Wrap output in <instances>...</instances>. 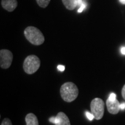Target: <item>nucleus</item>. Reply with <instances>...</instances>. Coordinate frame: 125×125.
I'll return each mask as SVG.
<instances>
[{"label": "nucleus", "instance_id": "4468645a", "mask_svg": "<svg viewBox=\"0 0 125 125\" xmlns=\"http://www.w3.org/2000/svg\"><path fill=\"white\" fill-rule=\"evenodd\" d=\"M1 125H12L11 121L8 118H5L3 120Z\"/></svg>", "mask_w": 125, "mask_h": 125}, {"label": "nucleus", "instance_id": "9d476101", "mask_svg": "<svg viewBox=\"0 0 125 125\" xmlns=\"http://www.w3.org/2000/svg\"><path fill=\"white\" fill-rule=\"evenodd\" d=\"M64 5L67 9L73 10L78 7L77 0H62Z\"/></svg>", "mask_w": 125, "mask_h": 125}, {"label": "nucleus", "instance_id": "0eeeda50", "mask_svg": "<svg viewBox=\"0 0 125 125\" xmlns=\"http://www.w3.org/2000/svg\"><path fill=\"white\" fill-rule=\"evenodd\" d=\"M1 5L8 12H12L18 7L16 0H1Z\"/></svg>", "mask_w": 125, "mask_h": 125}, {"label": "nucleus", "instance_id": "2eb2a0df", "mask_svg": "<svg viewBox=\"0 0 125 125\" xmlns=\"http://www.w3.org/2000/svg\"><path fill=\"white\" fill-rule=\"evenodd\" d=\"M116 94H115V93H112L110 95H109V97H108V99L109 100H110V101H115V100L116 99Z\"/></svg>", "mask_w": 125, "mask_h": 125}, {"label": "nucleus", "instance_id": "1a4fd4ad", "mask_svg": "<svg viewBox=\"0 0 125 125\" xmlns=\"http://www.w3.org/2000/svg\"><path fill=\"white\" fill-rule=\"evenodd\" d=\"M25 121L27 125H39L38 118L32 113L27 114L25 118Z\"/></svg>", "mask_w": 125, "mask_h": 125}, {"label": "nucleus", "instance_id": "dca6fc26", "mask_svg": "<svg viewBox=\"0 0 125 125\" xmlns=\"http://www.w3.org/2000/svg\"><path fill=\"white\" fill-rule=\"evenodd\" d=\"M57 69H58L60 71H64L65 70V67L62 65H59L57 66Z\"/></svg>", "mask_w": 125, "mask_h": 125}, {"label": "nucleus", "instance_id": "4be33fe9", "mask_svg": "<svg viewBox=\"0 0 125 125\" xmlns=\"http://www.w3.org/2000/svg\"><path fill=\"white\" fill-rule=\"evenodd\" d=\"M119 2L123 5H125V0H119Z\"/></svg>", "mask_w": 125, "mask_h": 125}, {"label": "nucleus", "instance_id": "a211bd4d", "mask_svg": "<svg viewBox=\"0 0 125 125\" xmlns=\"http://www.w3.org/2000/svg\"><path fill=\"white\" fill-rule=\"evenodd\" d=\"M55 121H56V117H51V118H49V121L52 122V123H55Z\"/></svg>", "mask_w": 125, "mask_h": 125}, {"label": "nucleus", "instance_id": "39448f33", "mask_svg": "<svg viewBox=\"0 0 125 125\" xmlns=\"http://www.w3.org/2000/svg\"><path fill=\"white\" fill-rule=\"evenodd\" d=\"M13 60V54L8 49L0 51V66L3 69H7L10 67Z\"/></svg>", "mask_w": 125, "mask_h": 125}, {"label": "nucleus", "instance_id": "aec40b11", "mask_svg": "<svg viewBox=\"0 0 125 125\" xmlns=\"http://www.w3.org/2000/svg\"><path fill=\"white\" fill-rule=\"evenodd\" d=\"M78 2V7H80L82 5L83 2V0H77Z\"/></svg>", "mask_w": 125, "mask_h": 125}, {"label": "nucleus", "instance_id": "f3484780", "mask_svg": "<svg viewBox=\"0 0 125 125\" xmlns=\"http://www.w3.org/2000/svg\"><path fill=\"white\" fill-rule=\"evenodd\" d=\"M122 95L123 98L125 100V85L123 86L122 90Z\"/></svg>", "mask_w": 125, "mask_h": 125}, {"label": "nucleus", "instance_id": "20e7f679", "mask_svg": "<svg viewBox=\"0 0 125 125\" xmlns=\"http://www.w3.org/2000/svg\"><path fill=\"white\" fill-rule=\"evenodd\" d=\"M104 101L100 98H95L90 103L91 112L96 120H100L103 117L104 114Z\"/></svg>", "mask_w": 125, "mask_h": 125}, {"label": "nucleus", "instance_id": "9b49d317", "mask_svg": "<svg viewBox=\"0 0 125 125\" xmlns=\"http://www.w3.org/2000/svg\"><path fill=\"white\" fill-rule=\"evenodd\" d=\"M36 1L40 7L45 8L49 4L51 0H36Z\"/></svg>", "mask_w": 125, "mask_h": 125}, {"label": "nucleus", "instance_id": "423d86ee", "mask_svg": "<svg viewBox=\"0 0 125 125\" xmlns=\"http://www.w3.org/2000/svg\"><path fill=\"white\" fill-rule=\"evenodd\" d=\"M107 109L108 112L111 114H117L120 110V103L118 100H115V101H110L107 99L106 101Z\"/></svg>", "mask_w": 125, "mask_h": 125}, {"label": "nucleus", "instance_id": "412c9836", "mask_svg": "<svg viewBox=\"0 0 125 125\" xmlns=\"http://www.w3.org/2000/svg\"><path fill=\"white\" fill-rule=\"evenodd\" d=\"M121 53L123 54H124V55H125V47H123V48H122V49H121Z\"/></svg>", "mask_w": 125, "mask_h": 125}, {"label": "nucleus", "instance_id": "ddd939ff", "mask_svg": "<svg viewBox=\"0 0 125 125\" xmlns=\"http://www.w3.org/2000/svg\"><path fill=\"white\" fill-rule=\"evenodd\" d=\"M86 7V3L85 0H83V2L82 5H81V7L79 8V9H78V13H81V12H82L83 10H84V9H85Z\"/></svg>", "mask_w": 125, "mask_h": 125}, {"label": "nucleus", "instance_id": "f257e3e1", "mask_svg": "<svg viewBox=\"0 0 125 125\" xmlns=\"http://www.w3.org/2000/svg\"><path fill=\"white\" fill-rule=\"evenodd\" d=\"M60 95L64 101L70 103L77 98L79 94L78 87L73 82H65L61 86Z\"/></svg>", "mask_w": 125, "mask_h": 125}, {"label": "nucleus", "instance_id": "7ed1b4c3", "mask_svg": "<svg viewBox=\"0 0 125 125\" xmlns=\"http://www.w3.org/2000/svg\"><path fill=\"white\" fill-rule=\"evenodd\" d=\"M41 65L40 59L35 55L28 56L23 62V70L27 74H32L38 71Z\"/></svg>", "mask_w": 125, "mask_h": 125}, {"label": "nucleus", "instance_id": "f03ea898", "mask_svg": "<svg viewBox=\"0 0 125 125\" xmlns=\"http://www.w3.org/2000/svg\"><path fill=\"white\" fill-rule=\"evenodd\" d=\"M25 37L32 45L38 46L42 45L45 41L43 34L38 29L34 26H29L24 30Z\"/></svg>", "mask_w": 125, "mask_h": 125}, {"label": "nucleus", "instance_id": "f8f14e48", "mask_svg": "<svg viewBox=\"0 0 125 125\" xmlns=\"http://www.w3.org/2000/svg\"><path fill=\"white\" fill-rule=\"evenodd\" d=\"M86 117L87 118V119H88L90 121H93V119H94V116L93 114L92 113V112H89L88 111H86Z\"/></svg>", "mask_w": 125, "mask_h": 125}, {"label": "nucleus", "instance_id": "6e6552de", "mask_svg": "<svg viewBox=\"0 0 125 125\" xmlns=\"http://www.w3.org/2000/svg\"><path fill=\"white\" fill-rule=\"evenodd\" d=\"M55 125H71L68 116L62 112H60L56 116Z\"/></svg>", "mask_w": 125, "mask_h": 125}, {"label": "nucleus", "instance_id": "6ab92c4d", "mask_svg": "<svg viewBox=\"0 0 125 125\" xmlns=\"http://www.w3.org/2000/svg\"><path fill=\"white\" fill-rule=\"evenodd\" d=\"M120 108L122 110H124L125 109V103H122V104H120Z\"/></svg>", "mask_w": 125, "mask_h": 125}]
</instances>
